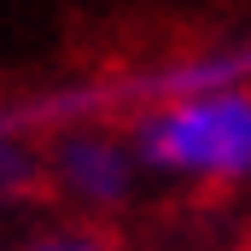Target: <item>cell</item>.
I'll use <instances>...</instances> for the list:
<instances>
[{
	"label": "cell",
	"mask_w": 251,
	"mask_h": 251,
	"mask_svg": "<svg viewBox=\"0 0 251 251\" xmlns=\"http://www.w3.org/2000/svg\"><path fill=\"white\" fill-rule=\"evenodd\" d=\"M128 146L140 176L181 187H251V88H210L134 111Z\"/></svg>",
	"instance_id": "1"
},
{
	"label": "cell",
	"mask_w": 251,
	"mask_h": 251,
	"mask_svg": "<svg viewBox=\"0 0 251 251\" xmlns=\"http://www.w3.org/2000/svg\"><path fill=\"white\" fill-rule=\"evenodd\" d=\"M41 181L76 210V222H94V216L123 210L146 176H140V158L128 146V128L70 123L41 152Z\"/></svg>",
	"instance_id": "2"
},
{
	"label": "cell",
	"mask_w": 251,
	"mask_h": 251,
	"mask_svg": "<svg viewBox=\"0 0 251 251\" xmlns=\"http://www.w3.org/2000/svg\"><path fill=\"white\" fill-rule=\"evenodd\" d=\"M35 187H47L41 181V152L24 140V128H12L0 117V210L24 204Z\"/></svg>",
	"instance_id": "3"
},
{
	"label": "cell",
	"mask_w": 251,
	"mask_h": 251,
	"mask_svg": "<svg viewBox=\"0 0 251 251\" xmlns=\"http://www.w3.org/2000/svg\"><path fill=\"white\" fill-rule=\"evenodd\" d=\"M12 251H117V240L100 228V222H47V228H35L29 240H18Z\"/></svg>",
	"instance_id": "4"
}]
</instances>
